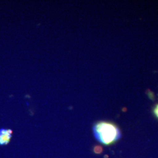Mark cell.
Segmentation results:
<instances>
[{"mask_svg": "<svg viewBox=\"0 0 158 158\" xmlns=\"http://www.w3.org/2000/svg\"><path fill=\"white\" fill-rule=\"evenodd\" d=\"M93 131L96 139L105 145L114 143L121 136L118 127L109 122L100 121L96 123L93 127Z\"/></svg>", "mask_w": 158, "mask_h": 158, "instance_id": "1", "label": "cell"}, {"mask_svg": "<svg viewBox=\"0 0 158 158\" xmlns=\"http://www.w3.org/2000/svg\"><path fill=\"white\" fill-rule=\"evenodd\" d=\"M12 131L2 128L0 130V145H7L11 140L12 137Z\"/></svg>", "mask_w": 158, "mask_h": 158, "instance_id": "2", "label": "cell"}, {"mask_svg": "<svg viewBox=\"0 0 158 158\" xmlns=\"http://www.w3.org/2000/svg\"><path fill=\"white\" fill-rule=\"evenodd\" d=\"M153 113L154 115L158 119V104L155 105V106L153 109Z\"/></svg>", "mask_w": 158, "mask_h": 158, "instance_id": "3", "label": "cell"}, {"mask_svg": "<svg viewBox=\"0 0 158 158\" xmlns=\"http://www.w3.org/2000/svg\"><path fill=\"white\" fill-rule=\"evenodd\" d=\"M102 147L100 146H96L94 148V152L96 153H102Z\"/></svg>", "mask_w": 158, "mask_h": 158, "instance_id": "4", "label": "cell"}]
</instances>
